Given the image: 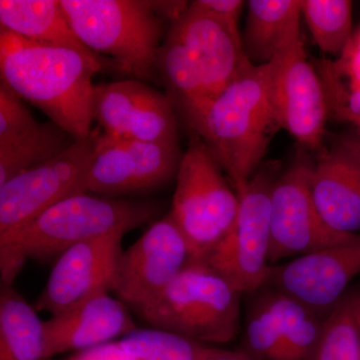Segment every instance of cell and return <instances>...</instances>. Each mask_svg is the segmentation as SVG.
Returning a JSON list of instances; mask_svg holds the SVG:
<instances>
[{
  "label": "cell",
  "mask_w": 360,
  "mask_h": 360,
  "mask_svg": "<svg viewBox=\"0 0 360 360\" xmlns=\"http://www.w3.org/2000/svg\"><path fill=\"white\" fill-rule=\"evenodd\" d=\"M110 71L79 52L46 46L0 30L1 82L75 141L91 134L96 72Z\"/></svg>",
  "instance_id": "6da1fadb"
},
{
  "label": "cell",
  "mask_w": 360,
  "mask_h": 360,
  "mask_svg": "<svg viewBox=\"0 0 360 360\" xmlns=\"http://www.w3.org/2000/svg\"><path fill=\"white\" fill-rule=\"evenodd\" d=\"M184 120L205 142L238 195L281 129L270 97L269 65L248 63L224 90Z\"/></svg>",
  "instance_id": "7a4b0ae2"
},
{
  "label": "cell",
  "mask_w": 360,
  "mask_h": 360,
  "mask_svg": "<svg viewBox=\"0 0 360 360\" xmlns=\"http://www.w3.org/2000/svg\"><path fill=\"white\" fill-rule=\"evenodd\" d=\"M158 203L84 193L40 214L6 245H0L2 285H13L26 260L59 257L71 246L115 232L127 231L158 217Z\"/></svg>",
  "instance_id": "3957f363"
},
{
  "label": "cell",
  "mask_w": 360,
  "mask_h": 360,
  "mask_svg": "<svg viewBox=\"0 0 360 360\" xmlns=\"http://www.w3.org/2000/svg\"><path fill=\"white\" fill-rule=\"evenodd\" d=\"M60 4L75 34L90 51L110 56L122 72L136 79H155L167 20L156 11L155 1L60 0Z\"/></svg>",
  "instance_id": "277c9868"
},
{
  "label": "cell",
  "mask_w": 360,
  "mask_h": 360,
  "mask_svg": "<svg viewBox=\"0 0 360 360\" xmlns=\"http://www.w3.org/2000/svg\"><path fill=\"white\" fill-rule=\"evenodd\" d=\"M241 295L205 262L194 260L135 312L150 328L202 345H224L238 335Z\"/></svg>",
  "instance_id": "5b68a950"
},
{
  "label": "cell",
  "mask_w": 360,
  "mask_h": 360,
  "mask_svg": "<svg viewBox=\"0 0 360 360\" xmlns=\"http://www.w3.org/2000/svg\"><path fill=\"white\" fill-rule=\"evenodd\" d=\"M224 170L193 134L182 155L172 200V219L186 236L194 260H202L231 231L239 198Z\"/></svg>",
  "instance_id": "8992f818"
},
{
  "label": "cell",
  "mask_w": 360,
  "mask_h": 360,
  "mask_svg": "<svg viewBox=\"0 0 360 360\" xmlns=\"http://www.w3.org/2000/svg\"><path fill=\"white\" fill-rule=\"evenodd\" d=\"M276 168L257 172L238 194L236 221L219 245L201 262L224 276L241 293L266 286L270 267V207Z\"/></svg>",
  "instance_id": "52a82bcc"
},
{
  "label": "cell",
  "mask_w": 360,
  "mask_h": 360,
  "mask_svg": "<svg viewBox=\"0 0 360 360\" xmlns=\"http://www.w3.org/2000/svg\"><path fill=\"white\" fill-rule=\"evenodd\" d=\"M99 127L56 158L0 186V245L61 200L87 193Z\"/></svg>",
  "instance_id": "ba28073f"
},
{
  "label": "cell",
  "mask_w": 360,
  "mask_h": 360,
  "mask_svg": "<svg viewBox=\"0 0 360 360\" xmlns=\"http://www.w3.org/2000/svg\"><path fill=\"white\" fill-rule=\"evenodd\" d=\"M179 144L120 139L101 132L87 177V193L120 198L167 184L181 160Z\"/></svg>",
  "instance_id": "9c48e42d"
},
{
  "label": "cell",
  "mask_w": 360,
  "mask_h": 360,
  "mask_svg": "<svg viewBox=\"0 0 360 360\" xmlns=\"http://www.w3.org/2000/svg\"><path fill=\"white\" fill-rule=\"evenodd\" d=\"M314 165L300 158L279 175L271 191L269 264L309 255L349 236L333 231L321 219L312 198Z\"/></svg>",
  "instance_id": "30bf717a"
},
{
  "label": "cell",
  "mask_w": 360,
  "mask_h": 360,
  "mask_svg": "<svg viewBox=\"0 0 360 360\" xmlns=\"http://www.w3.org/2000/svg\"><path fill=\"white\" fill-rule=\"evenodd\" d=\"M194 262L186 236L168 214L122 251L112 291L127 307L137 310L150 302Z\"/></svg>",
  "instance_id": "8fae6325"
},
{
  "label": "cell",
  "mask_w": 360,
  "mask_h": 360,
  "mask_svg": "<svg viewBox=\"0 0 360 360\" xmlns=\"http://www.w3.org/2000/svg\"><path fill=\"white\" fill-rule=\"evenodd\" d=\"M269 68L270 97L281 129L305 148H319L330 110L302 40L272 59Z\"/></svg>",
  "instance_id": "7c38bea8"
},
{
  "label": "cell",
  "mask_w": 360,
  "mask_h": 360,
  "mask_svg": "<svg viewBox=\"0 0 360 360\" xmlns=\"http://www.w3.org/2000/svg\"><path fill=\"white\" fill-rule=\"evenodd\" d=\"M360 274V234L270 267L266 286L295 298L322 319Z\"/></svg>",
  "instance_id": "4fadbf2b"
},
{
  "label": "cell",
  "mask_w": 360,
  "mask_h": 360,
  "mask_svg": "<svg viewBox=\"0 0 360 360\" xmlns=\"http://www.w3.org/2000/svg\"><path fill=\"white\" fill-rule=\"evenodd\" d=\"M94 118L104 134L153 143L179 144L174 103L139 79L94 85Z\"/></svg>",
  "instance_id": "5bb4252c"
},
{
  "label": "cell",
  "mask_w": 360,
  "mask_h": 360,
  "mask_svg": "<svg viewBox=\"0 0 360 360\" xmlns=\"http://www.w3.org/2000/svg\"><path fill=\"white\" fill-rule=\"evenodd\" d=\"M125 232L71 246L59 255L34 309L53 316L112 290Z\"/></svg>",
  "instance_id": "9a60e30c"
},
{
  "label": "cell",
  "mask_w": 360,
  "mask_h": 360,
  "mask_svg": "<svg viewBox=\"0 0 360 360\" xmlns=\"http://www.w3.org/2000/svg\"><path fill=\"white\" fill-rule=\"evenodd\" d=\"M198 65L207 103L227 86L248 63L238 30L191 2L186 13L169 26Z\"/></svg>",
  "instance_id": "2e32d148"
},
{
  "label": "cell",
  "mask_w": 360,
  "mask_h": 360,
  "mask_svg": "<svg viewBox=\"0 0 360 360\" xmlns=\"http://www.w3.org/2000/svg\"><path fill=\"white\" fill-rule=\"evenodd\" d=\"M46 359L120 340L136 329L127 305L108 292L44 321Z\"/></svg>",
  "instance_id": "e0dca14e"
},
{
  "label": "cell",
  "mask_w": 360,
  "mask_h": 360,
  "mask_svg": "<svg viewBox=\"0 0 360 360\" xmlns=\"http://www.w3.org/2000/svg\"><path fill=\"white\" fill-rule=\"evenodd\" d=\"M312 198L321 219L333 231L360 234V165L335 148L312 167Z\"/></svg>",
  "instance_id": "ac0fdd59"
},
{
  "label": "cell",
  "mask_w": 360,
  "mask_h": 360,
  "mask_svg": "<svg viewBox=\"0 0 360 360\" xmlns=\"http://www.w3.org/2000/svg\"><path fill=\"white\" fill-rule=\"evenodd\" d=\"M0 30L46 46L79 52L108 70L120 66L90 51L71 27L60 0H0Z\"/></svg>",
  "instance_id": "d6986e66"
},
{
  "label": "cell",
  "mask_w": 360,
  "mask_h": 360,
  "mask_svg": "<svg viewBox=\"0 0 360 360\" xmlns=\"http://www.w3.org/2000/svg\"><path fill=\"white\" fill-rule=\"evenodd\" d=\"M243 51L252 65L272 59L302 41L300 0H250L248 2Z\"/></svg>",
  "instance_id": "ffe728a7"
},
{
  "label": "cell",
  "mask_w": 360,
  "mask_h": 360,
  "mask_svg": "<svg viewBox=\"0 0 360 360\" xmlns=\"http://www.w3.org/2000/svg\"><path fill=\"white\" fill-rule=\"evenodd\" d=\"M14 290L0 288V360H47L44 321Z\"/></svg>",
  "instance_id": "44dd1931"
},
{
  "label": "cell",
  "mask_w": 360,
  "mask_h": 360,
  "mask_svg": "<svg viewBox=\"0 0 360 360\" xmlns=\"http://www.w3.org/2000/svg\"><path fill=\"white\" fill-rule=\"evenodd\" d=\"M156 70L182 118L207 103L200 68L186 45L169 30L158 52Z\"/></svg>",
  "instance_id": "7402d4cb"
},
{
  "label": "cell",
  "mask_w": 360,
  "mask_h": 360,
  "mask_svg": "<svg viewBox=\"0 0 360 360\" xmlns=\"http://www.w3.org/2000/svg\"><path fill=\"white\" fill-rule=\"evenodd\" d=\"M75 141L70 134L51 122L40 123L30 134L0 146V186L16 175L56 158Z\"/></svg>",
  "instance_id": "603a6c76"
},
{
  "label": "cell",
  "mask_w": 360,
  "mask_h": 360,
  "mask_svg": "<svg viewBox=\"0 0 360 360\" xmlns=\"http://www.w3.org/2000/svg\"><path fill=\"white\" fill-rule=\"evenodd\" d=\"M271 292L283 331L286 360H314L324 319L290 296L274 288Z\"/></svg>",
  "instance_id": "cb8c5ba5"
},
{
  "label": "cell",
  "mask_w": 360,
  "mask_h": 360,
  "mask_svg": "<svg viewBox=\"0 0 360 360\" xmlns=\"http://www.w3.org/2000/svg\"><path fill=\"white\" fill-rule=\"evenodd\" d=\"M314 360H360V290L345 293L324 319Z\"/></svg>",
  "instance_id": "d4e9b609"
},
{
  "label": "cell",
  "mask_w": 360,
  "mask_h": 360,
  "mask_svg": "<svg viewBox=\"0 0 360 360\" xmlns=\"http://www.w3.org/2000/svg\"><path fill=\"white\" fill-rule=\"evenodd\" d=\"M300 9L317 46L326 53L342 54L352 39V2L300 0Z\"/></svg>",
  "instance_id": "484cf974"
},
{
  "label": "cell",
  "mask_w": 360,
  "mask_h": 360,
  "mask_svg": "<svg viewBox=\"0 0 360 360\" xmlns=\"http://www.w3.org/2000/svg\"><path fill=\"white\" fill-rule=\"evenodd\" d=\"M243 352L255 360H286L283 331L271 290L262 291L246 314Z\"/></svg>",
  "instance_id": "4316f807"
},
{
  "label": "cell",
  "mask_w": 360,
  "mask_h": 360,
  "mask_svg": "<svg viewBox=\"0 0 360 360\" xmlns=\"http://www.w3.org/2000/svg\"><path fill=\"white\" fill-rule=\"evenodd\" d=\"M137 360H205L210 347L163 329L136 328L118 340Z\"/></svg>",
  "instance_id": "83f0119b"
},
{
  "label": "cell",
  "mask_w": 360,
  "mask_h": 360,
  "mask_svg": "<svg viewBox=\"0 0 360 360\" xmlns=\"http://www.w3.org/2000/svg\"><path fill=\"white\" fill-rule=\"evenodd\" d=\"M40 124L15 92L0 84V146L15 141Z\"/></svg>",
  "instance_id": "f1b7e54d"
},
{
  "label": "cell",
  "mask_w": 360,
  "mask_h": 360,
  "mask_svg": "<svg viewBox=\"0 0 360 360\" xmlns=\"http://www.w3.org/2000/svg\"><path fill=\"white\" fill-rule=\"evenodd\" d=\"M340 60L338 65L328 68L349 80V89L345 92L338 110L340 117L347 120L350 116L360 115V30L352 35Z\"/></svg>",
  "instance_id": "f546056e"
},
{
  "label": "cell",
  "mask_w": 360,
  "mask_h": 360,
  "mask_svg": "<svg viewBox=\"0 0 360 360\" xmlns=\"http://www.w3.org/2000/svg\"><path fill=\"white\" fill-rule=\"evenodd\" d=\"M198 6L224 21L232 30H238L239 18L245 6L243 0H195Z\"/></svg>",
  "instance_id": "4dcf8cb0"
},
{
  "label": "cell",
  "mask_w": 360,
  "mask_h": 360,
  "mask_svg": "<svg viewBox=\"0 0 360 360\" xmlns=\"http://www.w3.org/2000/svg\"><path fill=\"white\" fill-rule=\"evenodd\" d=\"M68 360H137L123 349L120 341L103 343L77 352Z\"/></svg>",
  "instance_id": "1f68e13d"
},
{
  "label": "cell",
  "mask_w": 360,
  "mask_h": 360,
  "mask_svg": "<svg viewBox=\"0 0 360 360\" xmlns=\"http://www.w3.org/2000/svg\"><path fill=\"white\" fill-rule=\"evenodd\" d=\"M335 148L347 153L360 165V134L345 135L336 141Z\"/></svg>",
  "instance_id": "d6a6232c"
},
{
  "label": "cell",
  "mask_w": 360,
  "mask_h": 360,
  "mask_svg": "<svg viewBox=\"0 0 360 360\" xmlns=\"http://www.w3.org/2000/svg\"><path fill=\"white\" fill-rule=\"evenodd\" d=\"M205 360H255L243 350H229L210 347Z\"/></svg>",
  "instance_id": "836d02e7"
},
{
  "label": "cell",
  "mask_w": 360,
  "mask_h": 360,
  "mask_svg": "<svg viewBox=\"0 0 360 360\" xmlns=\"http://www.w3.org/2000/svg\"><path fill=\"white\" fill-rule=\"evenodd\" d=\"M347 120V122H352V124L356 127V132L360 134V115L350 116V117H348Z\"/></svg>",
  "instance_id": "e575fe53"
}]
</instances>
